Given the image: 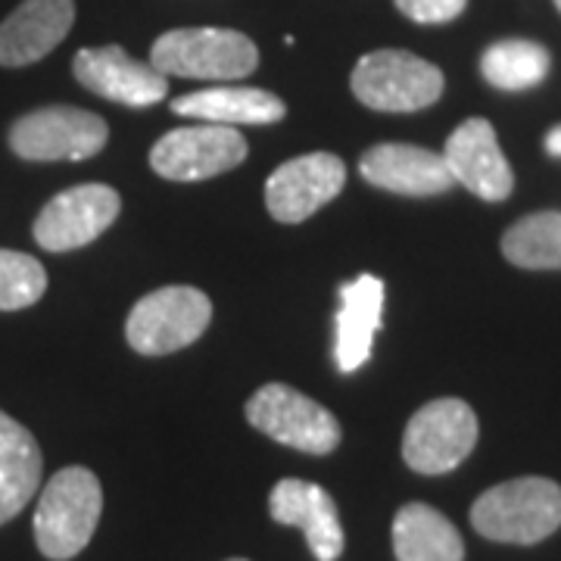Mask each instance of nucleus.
Listing matches in <instances>:
<instances>
[{"instance_id": "1", "label": "nucleus", "mask_w": 561, "mask_h": 561, "mask_svg": "<svg viewBox=\"0 0 561 561\" xmlns=\"http://www.w3.org/2000/svg\"><path fill=\"white\" fill-rule=\"evenodd\" d=\"M103 512V490L94 471L72 465L57 471L41 490L35 540L54 561H69L91 542Z\"/></svg>"}, {"instance_id": "2", "label": "nucleus", "mask_w": 561, "mask_h": 561, "mask_svg": "<svg viewBox=\"0 0 561 561\" xmlns=\"http://www.w3.org/2000/svg\"><path fill=\"white\" fill-rule=\"evenodd\" d=\"M471 524L486 540L534 546L561 527V486L549 478L500 483L471 505Z\"/></svg>"}, {"instance_id": "3", "label": "nucleus", "mask_w": 561, "mask_h": 561, "mask_svg": "<svg viewBox=\"0 0 561 561\" xmlns=\"http://www.w3.org/2000/svg\"><path fill=\"white\" fill-rule=\"evenodd\" d=\"M162 76L206 81H238L256 72L260 50L234 28H172L150 50Z\"/></svg>"}, {"instance_id": "4", "label": "nucleus", "mask_w": 561, "mask_h": 561, "mask_svg": "<svg viewBox=\"0 0 561 561\" xmlns=\"http://www.w3.org/2000/svg\"><path fill=\"white\" fill-rule=\"evenodd\" d=\"M213 321V302L197 287H160L135 302L128 312L125 337L140 356H169L194 341Z\"/></svg>"}, {"instance_id": "5", "label": "nucleus", "mask_w": 561, "mask_h": 561, "mask_svg": "<svg viewBox=\"0 0 561 561\" xmlns=\"http://www.w3.org/2000/svg\"><path fill=\"white\" fill-rule=\"evenodd\" d=\"M443 72L409 50H375L353 69V94L378 113H415L443 98Z\"/></svg>"}, {"instance_id": "6", "label": "nucleus", "mask_w": 561, "mask_h": 561, "mask_svg": "<svg viewBox=\"0 0 561 561\" xmlns=\"http://www.w3.org/2000/svg\"><path fill=\"white\" fill-rule=\"evenodd\" d=\"M247 419L265 437L300 449L309 456H328L341 443V424L321 405L287 383H265L247 402Z\"/></svg>"}, {"instance_id": "7", "label": "nucleus", "mask_w": 561, "mask_h": 561, "mask_svg": "<svg viewBox=\"0 0 561 561\" xmlns=\"http://www.w3.org/2000/svg\"><path fill=\"white\" fill-rule=\"evenodd\" d=\"M106 122L79 106H44L10 128L13 153L28 162L91 160L106 147Z\"/></svg>"}, {"instance_id": "8", "label": "nucleus", "mask_w": 561, "mask_h": 561, "mask_svg": "<svg viewBox=\"0 0 561 561\" xmlns=\"http://www.w3.org/2000/svg\"><path fill=\"white\" fill-rule=\"evenodd\" d=\"M478 415L468 402L434 400L412 415L402 437V459L419 474H446L471 456Z\"/></svg>"}, {"instance_id": "9", "label": "nucleus", "mask_w": 561, "mask_h": 561, "mask_svg": "<svg viewBox=\"0 0 561 561\" xmlns=\"http://www.w3.org/2000/svg\"><path fill=\"white\" fill-rule=\"evenodd\" d=\"M247 160V140L228 125H191L162 135L150 150L153 172L169 181H203Z\"/></svg>"}, {"instance_id": "10", "label": "nucleus", "mask_w": 561, "mask_h": 561, "mask_svg": "<svg viewBox=\"0 0 561 561\" xmlns=\"http://www.w3.org/2000/svg\"><path fill=\"white\" fill-rule=\"evenodd\" d=\"M119 194L106 184H79L57 194L35 219V241L47 253H69L94 243L116 221Z\"/></svg>"}, {"instance_id": "11", "label": "nucleus", "mask_w": 561, "mask_h": 561, "mask_svg": "<svg viewBox=\"0 0 561 561\" xmlns=\"http://www.w3.org/2000/svg\"><path fill=\"white\" fill-rule=\"evenodd\" d=\"M346 184V165L334 153H306L278 165L265 181V206L278 221L297 225L324 203H331Z\"/></svg>"}, {"instance_id": "12", "label": "nucleus", "mask_w": 561, "mask_h": 561, "mask_svg": "<svg viewBox=\"0 0 561 561\" xmlns=\"http://www.w3.org/2000/svg\"><path fill=\"white\" fill-rule=\"evenodd\" d=\"M72 69L91 94L122 106H153L169 91V81L153 62L135 60L116 44L79 50Z\"/></svg>"}, {"instance_id": "13", "label": "nucleus", "mask_w": 561, "mask_h": 561, "mask_svg": "<svg viewBox=\"0 0 561 561\" xmlns=\"http://www.w3.org/2000/svg\"><path fill=\"white\" fill-rule=\"evenodd\" d=\"M443 160L453 181L478 194L481 201L500 203L515 187V175L496 140V128L486 119L461 122L446 140Z\"/></svg>"}, {"instance_id": "14", "label": "nucleus", "mask_w": 561, "mask_h": 561, "mask_svg": "<svg viewBox=\"0 0 561 561\" xmlns=\"http://www.w3.org/2000/svg\"><path fill=\"white\" fill-rule=\"evenodd\" d=\"M268 512L278 524L300 527L319 561H337L343 556L341 515L331 493L319 483L297 481V478L278 481L268 496Z\"/></svg>"}, {"instance_id": "15", "label": "nucleus", "mask_w": 561, "mask_h": 561, "mask_svg": "<svg viewBox=\"0 0 561 561\" xmlns=\"http://www.w3.org/2000/svg\"><path fill=\"white\" fill-rule=\"evenodd\" d=\"M76 22V0H22L0 22V66H28L60 47Z\"/></svg>"}, {"instance_id": "16", "label": "nucleus", "mask_w": 561, "mask_h": 561, "mask_svg": "<svg viewBox=\"0 0 561 561\" xmlns=\"http://www.w3.org/2000/svg\"><path fill=\"white\" fill-rule=\"evenodd\" d=\"M359 172L368 184L405 197H434V194H446L456 184L446 169V160L415 144L371 147L362 157Z\"/></svg>"}, {"instance_id": "17", "label": "nucleus", "mask_w": 561, "mask_h": 561, "mask_svg": "<svg viewBox=\"0 0 561 561\" xmlns=\"http://www.w3.org/2000/svg\"><path fill=\"white\" fill-rule=\"evenodd\" d=\"M383 319V280L375 275L341 284V309H337V343L334 359L343 375L359 371L371 356L375 337Z\"/></svg>"}, {"instance_id": "18", "label": "nucleus", "mask_w": 561, "mask_h": 561, "mask_svg": "<svg viewBox=\"0 0 561 561\" xmlns=\"http://www.w3.org/2000/svg\"><path fill=\"white\" fill-rule=\"evenodd\" d=\"M172 113L187 119L213 122V125H268L280 122L287 106L280 98L262 91V88H209L172 101Z\"/></svg>"}, {"instance_id": "19", "label": "nucleus", "mask_w": 561, "mask_h": 561, "mask_svg": "<svg viewBox=\"0 0 561 561\" xmlns=\"http://www.w3.org/2000/svg\"><path fill=\"white\" fill-rule=\"evenodd\" d=\"M41 449L20 421L0 412V524L13 522L38 493Z\"/></svg>"}, {"instance_id": "20", "label": "nucleus", "mask_w": 561, "mask_h": 561, "mask_svg": "<svg viewBox=\"0 0 561 561\" xmlns=\"http://www.w3.org/2000/svg\"><path fill=\"white\" fill-rule=\"evenodd\" d=\"M393 552L400 561H465V542L443 512L409 502L393 518Z\"/></svg>"}, {"instance_id": "21", "label": "nucleus", "mask_w": 561, "mask_h": 561, "mask_svg": "<svg viewBox=\"0 0 561 561\" xmlns=\"http://www.w3.org/2000/svg\"><path fill=\"white\" fill-rule=\"evenodd\" d=\"M549 50L537 41L505 38L483 50L481 72L500 91H527L549 76Z\"/></svg>"}, {"instance_id": "22", "label": "nucleus", "mask_w": 561, "mask_h": 561, "mask_svg": "<svg viewBox=\"0 0 561 561\" xmlns=\"http://www.w3.org/2000/svg\"><path fill=\"white\" fill-rule=\"evenodd\" d=\"M502 253L518 268H561V213H534L515 221L502 238Z\"/></svg>"}, {"instance_id": "23", "label": "nucleus", "mask_w": 561, "mask_h": 561, "mask_svg": "<svg viewBox=\"0 0 561 561\" xmlns=\"http://www.w3.org/2000/svg\"><path fill=\"white\" fill-rule=\"evenodd\" d=\"M47 290V272L35 256L0 250V312L35 306Z\"/></svg>"}, {"instance_id": "24", "label": "nucleus", "mask_w": 561, "mask_h": 561, "mask_svg": "<svg viewBox=\"0 0 561 561\" xmlns=\"http://www.w3.org/2000/svg\"><path fill=\"white\" fill-rule=\"evenodd\" d=\"M402 16L421 25H440V22H453L461 10L468 7V0H397Z\"/></svg>"}, {"instance_id": "25", "label": "nucleus", "mask_w": 561, "mask_h": 561, "mask_svg": "<svg viewBox=\"0 0 561 561\" xmlns=\"http://www.w3.org/2000/svg\"><path fill=\"white\" fill-rule=\"evenodd\" d=\"M546 153H549V157H561V125H556V128L546 135Z\"/></svg>"}, {"instance_id": "26", "label": "nucleus", "mask_w": 561, "mask_h": 561, "mask_svg": "<svg viewBox=\"0 0 561 561\" xmlns=\"http://www.w3.org/2000/svg\"><path fill=\"white\" fill-rule=\"evenodd\" d=\"M556 7H559V10H561V0H556Z\"/></svg>"}, {"instance_id": "27", "label": "nucleus", "mask_w": 561, "mask_h": 561, "mask_svg": "<svg viewBox=\"0 0 561 561\" xmlns=\"http://www.w3.org/2000/svg\"><path fill=\"white\" fill-rule=\"evenodd\" d=\"M228 561H247V559H228Z\"/></svg>"}]
</instances>
